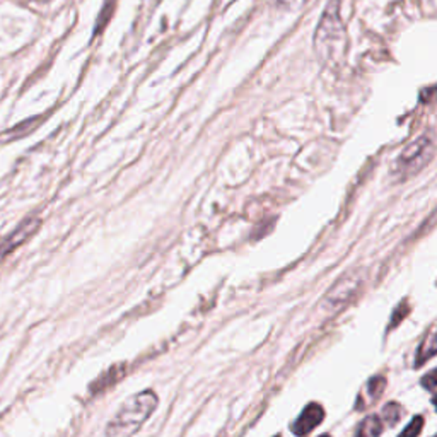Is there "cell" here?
Returning a JSON list of instances; mask_svg holds the SVG:
<instances>
[{"label":"cell","mask_w":437,"mask_h":437,"mask_svg":"<svg viewBox=\"0 0 437 437\" xmlns=\"http://www.w3.org/2000/svg\"><path fill=\"white\" fill-rule=\"evenodd\" d=\"M348 50V36L340 16V0H328L315 32V52L323 65L338 68L344 65Z\"/></svg>","instance_id":"cell-1"},{"label":"cell","mask_w":437,"mask_h":437,"mask_svg":"<svg viewBox=\"0 0 437 437\" xmlns=\"http://www.w3.org/2000/svg\"><path fill=\"white\" fill-rule=\"evenodd\" d=\"M158 403L159 398L152 389L130 396L108 422L106 437H133L154 413Z\"/></svg>","instance_id":"cell-2"},{"label":"cell","mask_w":437,"mask_h":437,"mask_svg":"<svg viewBox=\"0 0 437 437\" xmlns=\"http://www.w3.org/2000/svg\"><path fill=\"white\" fill-rule=\"evenodd\" d=\"M434 151L436 145L429 136L415 138L396 158L395 166H393V174L396 178H400V180H407V178L415 176L418 171L424 169L431 162Z\"/></svg>","instance_id":"cell-3"},{"label":"cell","mask_w":437,"mask_h":437,"mask_svg":"<svg viewBox=\"0 0 437 437\" xmlns=\"http://www.w3.org/2000/svg\"><path fill=\"white\" fill-rule=\"evenodd\" d=\"M362 280L364 273L360 270L348 272L347 275L342 277V279L331 287V290L325 297V302H323V304L326 306L328 313H335L338 311V309L344 308V306L355 296L359 287L362 286Z\"/></svg>","instance_id":"cell-4"},{"label":"cell","mask_w":437,"mask_h":437,"mask_svg":"<svg viewBox=\"0 0 437 437\" xmlns=\"http://www.w3.org/2000/svg\"><path fill=\"white\" fill-rule=\"evenodd\" d=\"M39 227V218L38 217H28L26 221H23L19 224V227L14 229L6 239L0 241V261L7 257V254L12 253L16 248H19L23 243H26Z\"/></svg>","instance_id":"cell-5"},{"label":"cell","mask_w":437,"mask_h":437,"mask_svg":"<svg viewBox=\"0 0 437 437\" xmlns=\"http://www.w3.org/2000/svg\"><path fill=\"white\" fill-rule=\"evenodd\" d=\"M323 418H325V410H323V407L318 405V403H309V405L302 410L299 417L296 418V422H294L290 429H292V432L296 436L304 437L308 436L313 429L318 427L323 422Z\"/></svg>","instance_id":"cell-6"},{"label":"cell","mask_w":437,"mask_h":437,"mask_svg":"<svg viewBox=\"0 0 437 437\" xmlns=\"http://www.w3.org/2000/svg\"><path fill=\"white\" fill-rule=\"evenodd\" d=\"M127 369H125V364H116V366H111L104 374H101L96 381L93 382V395H97L101 391H106L108 388H111L113 384H116L123 376H125Z\"/></svg>","instance_id":"cell-7"},{"label":"cell","mask_w":437,"mask_h":437,"mask_svg":"<svg viewBox=\"0 0 437 437\" xmlns=\"http://www.w3.org/2000/svg\"><path fill=\"white\" fill-rule=\"evenodd\" d=\"M436 354H437V330H432L425 335L424 342H422V345L418 347L415 366L417 367L422 366V364L427 362V360L432 359Z\"/></svg>","instance_id":"cell-8"},{"label":"cell","mask_w":437,"mask_h":437,"mask_svg":"<svg viewBox=\"0 0 437 437\" xmlns=\"http://www.w3.org/2000/svg\"><path fill=\"white\" fill-rule=\"evenodd\" d=\"M382 432V422L378 415H369L357 427L355 437H380Z\"/></svg>","instance_id":"cell-9"},{"label":"cell","mask_w":437,"mask_h":437,"mask_svg":"<svg viewBox=\"0 0 437 437\" xmlns=\"http://www.w3.org/2000/svg\"><path fill=\"white\" fill-rule=\"evenodd\" d=\"M400 418H402V407L396 405V403L393 402L382 407V420H384L389 427L398 424Z\"/></svg>","instance_id":"cell-10"},{"label":"cell","mask_w":437,"mask_h":437,"mask_svg":"<svg viewBox=\"0 0 437 437\" xmlns=\"http://www.w3.org/2000/svg\"><path fill=\"white\" fill-rule=\"evenodd\" d=\"M410 315V306L407 301H402L398 304V308L393 311V316H391V323H389V330H393L395 326H398L400 323L403 322V319L407 318V316Z\"/></svg>","instance_id":"cell-11"},{"label":"cell","mask_w":437,"mask_h":437,"mask_svg":"<svg viewBox=\"0 0 437 437\" xmlns=\"http://www.w3.org/2000/svg\"><path fill=\"white\" fill-rule=\"evenodd\" d=\"M386 388V380L382 376H374L371 378L369 382H367V391L373 396V400H378L382 395Z\"/></svg>","instance_id":"cell-12"},{"label":"cell","mask_w":437,"mask_h":437,"mask_svg":"<svg viewBox=\"0 0 437 437\" xmlns=\"http://www.w3.org/2000/svg\"><path fill=\"white\" fill-rule=\"evenodd\" d=\"M422 427H424V418L420 415L411 418V422L405 427V431L400 434V437H418V434L422 432Z\"/></svg>","instance_id":"cell-13"},{"label":"cell","mask_w":437,"mask_h":437,"mask_svg":"<svg viewBox=\"0 0 437 437\" xmlns=\"http://www.w3.org/2000/svg\"><path fill=\"white\" fill-rule=\"evenodd\" d=\"M273 2H275V6L279 7V9L296 10V9H299V7L304 6L308 0H273Z\"/></svg>","instance_id":"cell-14"},{"label":"cell","mask_w":437,"mask_h":437,"mask_svg":"<svg viewBox=\"0 0 437 437\" xmlns=\"http://www.w3.org/2000/svg\"><path fill=\"white\" fill-rule=\"evenodd\" d=\"M422 386H424L425 389H434L437 388V369L431 371L429 374H425L424 378H422Z\"/></svg>","instance_id":"cell-15"},{"label":"cell","mask_w":437,"mask_h":437,"mask_svg":"<svg viewBox=\"0 0 437 437\" xmlns=\"http://www.w3.org/2000/svg\"><path fill=\"white\" fill-rule=\"evenodd\" d=\"M432 403H434V407H436V410H437V395L434 396V398H432Z\"/></svg>","instance_id":"cell-16"},{"label":"cell","mask_w":437,"mask_h":437,"mask_svg":"<svg viewBox=\"0 0 437 437\" xmlns=\"http://www.w3.org/2000/svg\"><path fill=\"white\" fill-rule=\"evenodd\" d=\"M319 437H331V436H328V434H323V436H319Z\"/></svg>","instance_id":"cell-17"},{"label":"cell","mask_w":437,"mask_h":437,"mask_svg":"<svg viewBox=\"0 0 437 437\" xmlns=\"http://www.w3.org/2000/svg\"><path fill=\"white\" fill-rule=\"evenodd\" d=\"M275 437H280V436H275Z\"/></svg>","instance_id":"cell-18"},{"label":"cell","mask_w":437,"mask_h":437,"mask_svg":"<svg viewBox=\"0 0 437 437\" xmlns=\"http://www.w3.org/2000/svg\"><path fill=\"white\" fill-rule=\"evenodd\" d=\"M434 437H437V436H434Z\"/></svg>","instance_id":"cell-19"}]
</instances>
